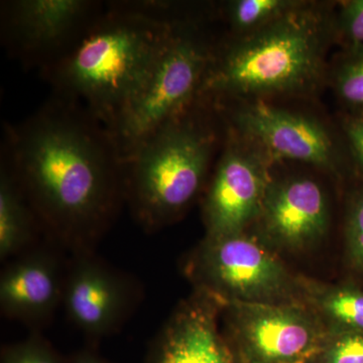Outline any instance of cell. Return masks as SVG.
<instances>
[{
    "instance_id": "3957f363",
    "label": "cell",
    "mask_w": 363,
    "mask_h": 363,
    "mask_svg": "<svg viewBox=\"0 0 363 363\" xmlns=\"http://www.w3.org/2000/svg\"><path fill=\"white\" fill-rule=\"evenodd\" d=\"M198 97L147 136L123 162L125 201L145 230L157 231L175 220L204 183L215 135L194 112Z\"/></svg>"
},
{
    "instance_id": "44dd1931",
    "label": "cell",
    "mask_w": 363,
    "mask_h": 363,
    "mask_svg": "<svg viewBox=\"0 0 363 363\" xmlns=\"http://www.w3.org/2000/svg\"><path fill=\"white\" fill-rule=\"evenodd\" d=\"M346 238L351 259L363 271V195L357 198L350 208Z\"/></svg>"
},
{
    "instance_id": "8fae6325",
    "label": "cell",
    "mask_w": 363,
    "mask_h": 363,
    "mask_svg": "<svg viewBox=\"0 0 363 363\" xmlns=\"http://www.w3.org/2000/svg\"><path fill=\"white\" fill-rule=\"evenodd\" d=\"M65 279L61 262L51 252L38 250L18 255L0 278L2 314L37 332L63 303Z\"/></svg>"
},
{
    "instance_id": "603a6c76",
    "label": "cell",
    "mask_w": 363,
    "mask_h": 363,
    "mask_svg": "<svg viewBox=\"0 0 363 363\" xmlns=\"http://www.w3.org/2000/svg\"><path fill=\"white\" fill-rule=\"evenodd\" d=\"M347 133L353 150L363 168V117L352 121L348 126Z\"/></svg>"
},
{
    "instance_id": "7402d4cb",
    "label": "cell",
    "mask_w": 363,
    "mask_h": 363,
    "mask_svg": "<svg viewBox=\"0 0 363 363\" xmlns=\"http://www.w3.org/2000/svg\"><path fill=\"white\" fill-rule=\"evenodd\" d=\"M344 23L353 42L363 45V0L350 2L344 13Z\"/></svg>"
},
{
    "instance_id": "cb8c5ba5",
    "label": "cell",
    "mask_w": 363,
    "mask_h": 363,
    "mask_svg": "<svg viewBox=\"0 0 363 363\" xmlns=\"http://www.w3.org/2000/svg\"><path fill=\"white\" fill-rule=\"evenodd\" d=\"M67 363H111L95 351L84 350L78 351Z\"/></svg>"
},
{
    "instance_id": "2e32d148",
    "label": "cell",
    "mask_w": 363,
    "mask_h": 363,
    "mask_svg": "<svg viewBox=\"0 0 363 363\" xmlns=\"http://www.w3.org/2000/svg\"><path fill=\"white\" fill-rule=\"evenodd\" d=\"M315 302L338 330L363 332V292L351 288L326 289L315 294Z\"/></svg>"
},
{
    "instance_id": "4fadbf2b",
    "label": "cell",
    "mask_w": 363,
    "mask_h": 363,
    "mask_svg": "<svg viewBox=\"0 0 363 363\" xmlns=\"http://www.w3.org/2000/svg\"><path fill=\"white\" fill-rule=\"evenodd\" d=\"M241 130L274 157L319 166H329L333 157L326 131L312 119L264 104L250 105L236 116Z\"/></svg>"
},
{
    "instance_id": "7a4b0ae2",
    "label": "cell",
    "mask_w": 363,
    "mask_h": 363,
    "mask_svg": "<svg viewBox=\"0 0 363 363\" xmlns=\"http://www.w3.org/2000/svg\"><path fill=\"white\" fill-rule=\"evenodd\" d=\"M171 26L130 1L107 2L70 49L40 75L54 94L80 102L109 131Z\"/></svg>"
},
{
    "instance_id": "9a60e30c",
    "label": "cell",
    "mask_w": 363,
    "mask_h": 363,
    "mask_svg": "<svg viewBox=\"0 0 363 363\" xmlns=\"http://www.w3.org/2000/svg\"><path fill=\"white\" fill-rule=\"evenodd\" d=\"M40 229L32 207L7 164L0 167V259L26 252Z\"/></svg>"
},
{
    "instance_id": "277c9868",
    "label": "cell",
    "mask_w": 363,
    "mask_h": 363,
    "mask_svg": "<svg viewBox=\"0 0 363 363\" xmlns=\"http://www.w3.org/2000/svg\"><path fill=\"white\" fill-rule=\"evenodd\" d=\"M322 49L316 18L281 14L247 39L213 52L202 93L222 97L298 89L316 76Z\"/></svg>"
},
{
    "instance_id": "6da1fadb",
    "label": "cell",
    "mask_w": 363,
    "mask_h": 363,
    "mask_svg": "<svg viewBox=\"0 0 363 363\" xmlns=\"http://www.w3.org/2000/svg\"><path fill=\"white\" fill-rule=\"evenodd\" d=\"M4 128L1 161L40 229L74 255L92 253L125 201L123 162L108 130L84 105L57 94Z\"/></svg>"
},
{
    "instance_id": "7c38bea8",
    "label": "cell",
    "mask_w": 363,
    "mask_h": 363,
    "mask_svg": "<svg viewBox=\"0 0 363 363\" xmlns=\"http://www.w3.org/2000/svg\"><path fill=\"white\" fill-rule=\"evenodd\" d=\"M218 304L206 291L183 303L150 343L143 363H229L231 355L217 329Z\"/></svg>"
},
{
    "instance_id": "8992f818",
    "label": "cell",
    "mask_w": 363,
    "mask_h": 363,
    "mask_svg": "<svg viewBox=\"0 0 363 363\" xmlns=\"http://www.w3.org/2000/svg\"><path fill=\"white\" fill-rule=\"evenodd\" d=\"M1 40L26 68L42 73L85 32L104 2L92 0H9L1 2Z\"/></svg>"
},
{
    "instance_id": "5bb4252c",
    "label": "cell",
    "mask_w": 363,
    "mask_h": 363,
    "mask_svg": "<svg viewBox=\"0 0 363 363\" xmlns=\"http://www.w3.org/2000/svg\"><path fill=\"white\" fill-rule=\"evenodd\" d=\"M262 212L267 233L286 247L312 245L324 235L328 226L323 191L309 179H293L269 186Z\"/></svg>"
},
{
    "instance_id": "30bf717a",
    "label": "cell",
    "mask_w": 363,
    "mask_h": 363,
    "mask_svg": "<svg viewBox=\"0 0 363 363\" xmlns=\"http://www.w3.org/2000/svg\"><path fill=\"white\" fill-rule=\"evenodd\" d=\"M269 187L264 167L255 157L229 147L218 162L205 199L208 236L243 233L262 212Z\"/></svg>"
},
{
    "instance_id": "ffe728a7",
    "label": "cell",
    "mask_w": 363,
    "mask_h": 363,
    "mask_svg": "<svg viewBox=\"0 0 363 363\" xmlns=\"http://www.w3.org/2000/svg\"><path fill=\"white\" fill-rule=\"evenodd\" d=\"M338 89L346 101L363 106V55L343 67L339 75Z\"/></svg>"
},
{
    "instance_id": "9c48e42d",
    "label": "cell",
    "mask_w": 363,
    "mask_h": 363,
    "mask_svg": "<svg viewBox=\"0 0 363 363\" xmlns=\"http://www.w3.org/2000/svg\"><path fill=\"white\" fill-rule=\"evenodd\" d=\"M133 281L93 253L75 255L66 272L63 304L72 323L93 339L111 335L133 312Z\"/></svg>"
},
{
    "instance_id": "5b68a950",
    "label": "cell",
    "mask_w": 363,
    "mask_h": 363,
    "mask_svg": "<svg viewBox=\"0 0 363 363\" xmlns=\"http://www.w3.org/2000/svg\"><path fill=\"white\" fill-rule=\"evenodd\" d=\"M202 37L191 21L172 23L166 42L108 131L123 162L201 94L214 52Z\"/></svg>"
},
{
    "instance_id": "e0dca14e",
    "label": "cell",
    "mask_w": 363,
    "mask_h": 363,
    "mask_svg": "<svg viewBox=\"0 0 363 363\" xmlns=\"http://www.w3.org/2000/svg\"><path fill=\"white\" fill-rule=\"evenodd\" d=\"M291 6L283 0H240L229 4L227 13L231 25L243 30L274 21Z\"/></svg>"
},
{
    "instance_id": "ba28073f",
    "label": "cell",
    "mask_w": 363,
    "mask_h": 363,
    "mask_svg": "<svg viewBox=\"0 0 363 363\" xmlns=\"http://www.w3.org/2000/svg\"><path fill=\"white\" fill-rule=\"evenodd\" d=\"M236 340L252 363H311L326 336L308 313L274 303L227 302Z\"/></svg>"
},
{
    "instance_id": "d6986e66",
    "label": "cell",
    "mask_w": 363,
    "mask_h": 363,
    "mask_svg": "<svg viewBox=\"0 0 363 363\" xmlns=\"http://www.w3.org/2000/svg\"><path fill=\"white\" fill-rule=\"evenodd\" d=\"M321 363H363V332L337 330L326 338Z\"/></svg>"
},
{
    "instance_id": "52a82bcc",
    "label": "cell",
    "mask_w": 363,
    "mask_h": 363,
    "mask_svg": "<svg viewBox=\"0 0 363 363\" xmlns=\"http://www.w3.org/2000/svg\"><path fill=\"white\" fill-rule=\"evenodd\" d=\"M200 290L222 302L272 303L286 292L289 276L281 262L245 233L209 238L192 264Z\"/></svg>"
},
{
    "instance_id": "d4e9b609",
    "label": "cell",
    "mask_w": 363,
    "mask_h": 363,
    "mask_svg": "<svg viewBox=\"0 0 363 363\" xmlns=\"http://www.w3.org/2000/svg\"><path fill=\"white\" fill-rule=\"evenodd\" d=\"M229 363H235V362H234L233 360V358H231L230 362H229Z\"/></svg>"
},
{
    "instance_id": "ac0fdd59",
    "label": "cell",
    "mask_w": 363,
    "mask_h": 363,
    "mask_svg": "<svg viewBox=\"0 0 363 363\" xmlns=\"http://www.w3.org/2000/svg\"><path fill=\"white\" fill-rule=\"evenodd\" d=\"M0 363H67L49 341L38 332L2 350Z\"/></svg>"
}]
</instances>
